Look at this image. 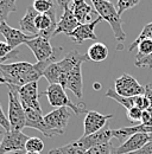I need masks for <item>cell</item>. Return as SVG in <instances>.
I'll list each match as a JSON object with an SVG mask.
<instances>
[{
    "label": "cell",
    "mask_w": 152,
    "mask_h": 154,
    "mask_svg": "<svg viewBox=\"0 0 152 154\" xmlns=\"http://www.w3.org/2000/svg\"><path fill=\"white\" fill-rule=\"evenodd\" d=\"M44 149V142L37 136L29 137L25 145V151L26 152H35V153H40Z\"/></svg>",
    "instance_id": "obj_26"
},
{
    "label": "cell",
    "mask_w": 152,
    "mask_h": 154,
    "mask_svg": "<svg viewBox=\"0 0 152 154\" xmlns=\"http://www.w3.org/2000/svg\"><path fill=\"white\" fill-rule=\"evenodd\" d=\"M70 11L80 24H88L93 21V16L97 14L94 7L88 5L86 0H74L70 5ZM99 16V14H97Z\"/></svg>",
    "instance_id": "obj_18"
},
{
    "label": "cell",
    "mask_w": 152,
    "mask_h": 154,
    "mask_svg": "<svg viewBox=\"0 0 152 154\" xmlns=\"http://www.w3.org/2000/svg\"><path fill=\"white\" fill-rule=\"evenodd\" d=\"M71 117V113L67 107L56 108L52 112L44 116V122L49 131H51L54 135L64 134L65 128L69 123V120Z\"/></svg>",
    "instance_id": "obj_6"
},
{
    "label": "cell",
    "mask_w": 152,
    "mask_h": 154,
    "mask_svg": "<svg viewBox=\"0 0 152 154\" xmlns=\"http://www.w3.org/2000/svg\"><path fill=\"white\" fill-rule=\"evenodd\" d=\"M39 14L37 11L32 7L29 6L26 10V13L24 14V17L19 21V26H20V31L24 32L27 36H32V37H37L38 30L36 27V18Z\"/></svg>",
    "instance_id": "obj_22"
},
{
    "label": "cell",
    "mask_w": 152,
    "mask_h": 154,
    "mask_svg": "<svg viewBox=\"0 0 152 154\" xmlns=\"http://www.w3.org/2000/svg\"><path fill=\"white\" fill-rule=\"evenodd\" d=\"M1 140H2V139H1V132H0V145H1Z\"/></svg>",
    "instance_id": "obj_47"
},
{
    "label": "cell",
    "mask_w": 152,
    "mask_h": 154,
    "mask_svg": "<svg viewBox=\"0 0 152 154\" xmlns=\"http://www.w3.org/2000/svg\"><path fill=\"white\" fill-rule=\"evenodd\" d=\"M30 136L24 134L21 131H10L5 132L1 140L0 154H7L12 152H23L25 151L26 141Z\"/></svg>",
    "instance_id": "obj_7"
},
{
    "label": "cell",
    "mask_w": 152,
    "mask_h": 154,
    "mask_svg": "<svg viewBox=\"0 0 152 154\" xmlns=\"http://www.w3.org/2000/svg\"><path fill=\"white\" fill-rule=\"evenodd\" d=\"M32 7L39 14H44L49 12L51 8H54V1L52 0H35L32 4Z\"/></svg>",
    "instance_id": "obj_28"
},
{
    "label": "cell",
    "mask_w": 152,
    "mask_h": 154,
    "mask_svg": "<svg viewBox=\"0 0 152 154\" xmlns=\"http://www.w3.org/2000/svg\"><path fill=\"white\" fill-rule=\"evenodd\" d=\"M134 65L137 68H149V69H152V55L146 58H141V59L134 60Z\"/></svg>",
    "instance_id": "obj_34"
},
{
    "label": "cell",
    "mask_w": 152,
    "mask_h": 154,
    "mask_svg": "<svg viewBox=\"0 0 152 154\" xmlns=\"http://www.w3.org/2000/svg\"><path fill=\"white\" fill-rule=\"evenodd\" d=\"M93 88H94L95 90H101V84L99 82H95L94 84H93Z\"/></svg>",
    "instance_id": "obj_40"
},
{
    "label": "cell",
    "mask_w": 152,
    "mask_h": 154,
    "mask_svg": "<svg viewBox=\"0 0 152 154\" xmlns=\"http://www.w3.org/2000/svg\"><path fill=\"white\" fill-rule=\"evenodd\" d=\"M152 141V134L147 133H137L130 136L125 142H122L118 148H115L118 154H131L139 151L147 142Z\"/></svg>",
    "instance_id": "obj_16"
},
{
    "label": "cell",
    "mask_w": 152,
    "mask_h": 154,
    "mask_svg": "<svg viewBox=\"0 0 152 154\" xmlns=\"http://www.w3.org/2000/svg\"><path fill=\"white\" fill-rule=\"evenodd\" d=\"M140 2V0H118L116 4V11L119 13V16H121L125 11L133 8L134 6H137Z\"/></svg>",
    "instance_id": "obj_31"
},
{
    "label": "cell",
    "mask_w": 152,
    "mask_h": 154,
    "mask_svg": "<svg viewBox=\"0 0 152 154\" xmlns=\"http://www.w3.org/2000/svg\"><path fill=\"white\" fill-rule=\"evenodd\" d=\"M73 1H74V0H56L57 5H58L59 8H62L63 11L68 10V8L70 7V5H71Z\"/></svg>",
    "instance_id": "obj_38"
},
{
    "label": "cell",
    "mask_w": 152,
    "mask_h": 154,
    "mask_svg": "<svg viewBox=\"0 0 152 154\" xmlns=\"http://www.w3.org/2000/svg\"><path fill=\"white\" fill-rule=\"evenodd\" d=\"M101 20H102V18L99 16V17L95 20H93L92 23H88V24H80L78 27L69 36V38L73 39L77 44H82L84 40H88V39L97 40V37L95 36V33H94V30H95V26H96Z\"/></svg>",
    "instance_id": "obj_20"
},
{
    "label": "cell",
    "mask_w": 152,
    "mask_h": 154,
    "mask_svg": "<svg viewBox=\"0 0 152 154\" xmlns=\"http://www.w3.org/2000/svg\"><path fill=\"white\" fill-rule=\"evenodd\" d=\"M143 39H152V21L144 26L143 31L139 33V36L135 38V40L133 42L132 44H131V46L128 48V52H132L133 50L137 48L138 43H139L140 40H143Z\"/></svg>",
    "instance_id": "obj_27"
},
{
    "label": "cell",
    "mask_w": 152,
    "mask_h": 154,
    "mask_svg": "<svg viewBox=\"0 0 152 154\" xmlns=\"http://www.w3.org/2000/svg\"><path fill=\"white\" fill-rule=\"evenodd\" d=\"M59 151L62 154H86V151H83L75 141L59 147Z\"/></svg>",
    "instance_id": "obj_32"
},
{
    "label": "cell",
    "mask_w": 152,
    "mask_h": 154,
    "mask_svg": "<svg viewBox=\"0 0 152 154\" xmlns=\"http://www.w3.org/2000/svg\"><path fill=\"white\" fill-rule=\"evenodd\" d=\"M12 12H16V0H0V24L6 21Z\"/></svg>",
    "instance_id": "obj_24"
},
{
    "label": "cell",
    "mask_w": 152,
    "mask_h": 154,
    "mask_svg": "<svg viewBox=\"0 0 152 154\" xmlns=\"http://www.w3.org/2000/svg\"><path fill=\"white\" fill-rule=\"evenodd\" d=\"M81 65L82 64H77L75 65L65 76L64 78L59 82V85L63 89H69L74 93L76 97H78L80 100H82L83 93H82V88H83V81H82V72H81Z\"/></svg>",
    "instance_id": "obj_12"
},
{
    "label": "cell",
    "mask_w": 152,
    "mask_h": 154,
    "mask_svg": "<svg viewBox=\"0 0 152 154\" xmlns=\"http://www.w3.org/2000/svg\"><path fill=\"white\" fill-rule=\"evenodd\" d=\"M2 84H6V81H5V77L2 76V74L0 71V85H2Z\"/></svg>",
    "instance_id": "obj_42"
},
{
    "label": "cell",
    "mask_w": 152,
    "mask_h": 154,
    "mask_svg": "<svg viewBox=\"0 0 152 154\" xmlns=\"http://www.w3.org/2000/svg\"><path fill=\"white\" fill-rule=\"evenodd\" d=\"M108 54H109L108 48L103 43H95L89 46V49L87 51V56L89 58V60H93L96 63L103 62L108 57Z\"/></svg>",
    "instance_id": "obj_23"
},
{
    "label": "cell",
    "mask_w": 152,
    "mask_h": 154,
    "mask_svg": "<svg viewBox=\"0 0 152 154\" xmlns=\"http://www.w3.org/2000/svg\"><path fill=\"white\" fill-rule=\"evenodd\" d=\"M78 25H80V23L74 17L70 8H68L65 11H63V14H62L61 19H59V21H57V27L54 36L59 35V33H65L67 36H70L78 27Z\"/></svg>",
    "instance_id": "obj_21"
},
{
    "label": "cell",
    "mask_w": 152,
    "mask_h": 154,
    "mask_svg": "<svg viewBox=\"0 0 152 154\" xmlns=\"http://www.w3.org/2000/svg\"><path fill=\"white\" fill-rule=\"evenodd\" d=\"M105 96L116 101L122 107H125L127 110L130 108H133V107H138L141 110H145V109L150 108V103H149L147 98L145 97V95H139V96H133V97H124V96H120L113 88H109L107 90V93L105 94Z\"/></svg>",
    "instance_id": "obj_14"
},
{
    "label": "cell",
    "mask_w": 152,
    "mask_h": 154,
    "mask_svg": "<svg viewBox=\"0 0 152 154\" xmlns=\"http://www.w3.org/2000/svg\"><path fill=\"white\" fill-rule=\"evenodd\" d=\"M16 49H13L12 46H10L6 42H0V58H4L8 56L10 54H12Z\"/></svg>",
    "instance_id": "obj_35"
},
{
    "label": "cell",
    "mask_w": 152,
    "mask_h": 154,
    "mask_svg": "<svg viewBox=\"0 0 152 154\" xmlns=\"http://www.w3.org/2000/svg\"><path fill=\"white\" fill-rule=\"evenodd\" d=\"M25 154H40V153H35V152H26Z\"/></svg>",
    "instance_id": "obj_45"
},
{
    "label": "cell",
    "mask_w": 152,
    "mask_h": 154,
    "mask_svg": "<svg viewBox=\"0 0 152 154\" xmlns=\"http://www.w3.org/2000/svg\"><path fill=\"white\" fill-rule=\"evenodd\" d=\"M141 125L147 126V127H152V108H147V109L143 110Z\"/></svg>",
    "instance_id": "obj_33"
},
{
    "label": "cell",
    "mask_w": 152,
    "mask_h": 154,
    "mask_svg": "<svg viewBox=\"0 0 152 154\" xmlns=\"http://www.w3.org/2000/svg\"><path fill=\"white\" fill-rule=\"evenodd\" d=\"M92 2L96 13L102 18V20H106L111 25L115 39L119 43H122L126 39V33L122 30V20L121 16H119L116 11V7L111 1L105 0H92Z\"/></svg>",
    "instance_id": "obj_3"
},
{
    "label": "cell",
    "mask_w": 152,
    "mask_h": 154,
    "mask_svg": "<svg viewBox=\"0 0 152 154\" xmlns=\"http://www.w3.org/2000/svg\"><path fill=\"white\" fill-rule=\"evenodd\" d=\"M18 95L24 109H35V110L42 112V108L39 104L40 94L38 93L37 82L27 83L23 87H18Z\"/></svg>",
    "instance_id": "obj_10"
},
{
    "label": "cell",
    "mask_w": 152,
    "mask_h": 154,
    "mask_svg": "<svg viewBox=\"0 0 152 154\" xmlns=\"http://www.w3.org/2000/svg\"><path fill=\"white\" fill-rule=\"evenodd\" d=\"M45 95L48 97V101L50 103V106L55 107V108H61V107H67L73 109V112L75 114H81V113H88V110L86 109L84 104L81 102L80 104H75L70 101V98L68 97L65 89H63L59 84H49L48 89L40 94Z\"/></svg>",
    "instance_id": "obj_5"
},
{
    "label": "cell",
    "mask_w": 152,
    "mask_h": 154,
    "mask_svg": "<svg viewBox=\"0 0 152 154\" xmlns=\"http://www.w3.org/2000/svg\"><path fill=\"white\" fill-rule=\"evenodd\" d=\"M25 45L30 48V50L35 55L37 62H45L51 58L57 57L56 49L52 48V45L50 44V40L43 38V37H39V36L33 37L32 39L27 40Z\"/></svg>",
    "instance_id": "obj_9"
},
{
    "label": "cell",
    "mask_w": 152,
    "mask_h": 154,
    "mask_svg": "<svg viewBox=\"0 0 152 154\" xmlns=\"http://www.w3.org/2000/svg\"><path fill=\"white\" fill-rule=\"evenodd\" d=\"M131 154H152V141L147 142V143H146L144 147H141L139 151H137V152L131 153Z\"/></svg>",
    "instance_id": "obj_37"
},
{
    "label": "cell",
    "mask_w": 152,
    "mask_h": 154,
    "mask_svg": "<svg viewBox=\"0 0 152 154\" xmlns=\"http://www.w3.org/2000/svg\"><path fill=\"white\" fill-rule=\"evenodd\" d=\"M114 90L124 97L139 96L145 94V87L140 85L139 82L128 74H124L115 79Z\"/></svg>",
    "instance_id": "obj_8"
},
{
    "label": "cell",
    "mask_w": 152,
    "mask_h": 154,
    "mask_svg": "<svg viewBox=\"0 0 152 154\" xmlns=\"http://www.w3.org/2000/svg\"><path fill=\"white\" fill-rule=\"evenodd\" d=\"M138 54L135 56V60L146 58L152 55V39H143L137 45Z\"/></svg>",
    "instance_id": "obj_25"
},
{
    "label": "cell",
    "mask_w": 152,
    "mask_h": 154,
    "mask_svg": "<svg viewBox=\"0 0 152 154\" xmlns=\"http://www.w3.org/2000/svg\"><path fill=\"white\" fill-rule=\"evenodd\" d=\"M105 1H109V0H105Z\"/></svg>",
    "instance_id": "obj_48"
},
{
    "label": "cell",
    "mask_w": 152,
    "mask_h": 154,
    "mask_svg": "<svg viewBox=\"0 0 152 154\" xmlns=\"http://www.w3.org/2000/svg\"><path fill=\"white\" fill-rule=\"evenodd\" d=\"M116 50H118V51H121V50H124V45H122V43H119V44H118V46H116Z\"/></svg>",
    "instance_id": "obj_43"
},
{
    "label": "cell",
    "mask_w": 152,
    "mask_h": 154,
    "mask_svg": "<svg viewBox=\"0 0 152 154\" xmlns=\"http://www.w3.org/2000/svg\"><path fill=\"white\" fill-rule=\"evenodd\" d=\"M112 137H113V129L103 128V129L94 133V134L88 135V136H82L78 140H76L75 142L83 151L87 152L89 148H92L94 146L102 145V143H106V142H111Z\"/></svg>",
    "instance_id": "obj_15"
},
{
    "label": "cell",
    "mask_w": 152,
    "mask_h": 154,
    "mask_svg": "<svg viewBox=\"0 0 152 154\" xmlns=\"http://www.w3.org/2000/svg\"><path fill=\"white\" fill-rule=\"evenodd\" d=\"M24 110H25V119H26L25 127L39 131L42 134H44L48 137L55 136L54 133L51 131H49V128L46 127V125L44 122V116L42 114V112L35 110V109H24Z\"/></svg>",
    "instance_id": "obj_19"
},
{
    "label": "cell",
    "mask_w": 152,
    "mask_h": 154,
    "mask_svg": "<svg viewBox=\"0 0 152 154\" xmlns=\"http://www.w3.org/2000/svg\"><path fill=\"white\" fill-rule=\"evenodd\" d=\"M113 145L111 142H106L102 145H97L92 148H89L86 154H112V149H113Z\"/></svg>",
    "instance_id": "obj_30"
},
{
    "label": "cell",
    "mask_w": 152,
    "mask_h": 154,
    "mask_svg": "<svg viewBox=\"0 0 152 154\" xmlns=\"http://www.w3.org/2000/svg\"><path fill=\"white\" fill-rule=\"evenodd\" d=\"M49 154H62L61 153V151H59V148H54V149H51Z\"/></svg>",
    "instance_id": "obj_41"
},
{
    "label": "cell",
    "mask_w": 152,
    "mask_h": 154,
    "mask_svg": "<svg viewBox=\"0 0 152 154\" xmlns=\"http://www.w3.org/2000/svg\"><path fill=\"white\" fill-rule=\"evenodd\" d=\"M127 119L130 120V122L132 123L133 126H139L141 125V115H143V110L138 107H133L130 108L126 113Z\"/></svg>",
    "instance_id": "obj_29"
},
{
    "label": "cell",
    "mask_w": 152,
    "mask_h": 154,
    "mask_svg": "<svg viewBox=\"0 0 152 154\" xmlns=\"http://www.w3.org/2000/svg\"><path fill=\"white\" fill-rule=\"evenodd\" d=\"M147 85H149V88L152 90V83H147Z\"/></svg>",
    "instance_id": "obj_46"
},
{
    "label": "cell",
    "mask_w": 152,
    "mask_h": 154,
    "mask_svg": "<svg viewBox=\"0 0 152 154\" xmlns=\"http://www.w3.org/2000/svg\"><path fill=\"white\" fill-rule=\"evenodd\" d=\"M113 115H102L96 110H88L87 115L84 117L83 121V127H84V132L82 136H88L92 135L103 129V127L106 126L107 121L109 119H112Z\"/></svg>",
    "instance_id": "obj_13"
},
{
    "label": "cell",
    "mask_w": 152,
    "mask_h": 154,
    "mask_svg": "<svg viewBox=\"0 0 152 154\" xmlns=\"http://www.w3.org/2000/svg\"><path fill=\"white\" fill-rule=\"evenodd\" d=\"M36 27L39 32L38 33L39 37H43V38L50 40V38L54 36L57 27L55 7L44 14H38L36 18Z\"/></svg>",
    "instance_id": "obj_11"
},
{
    "label": "cell",
    "mask_w": 152,
    "mask_h": 154,
    "mask_svg": "<svg viewBox=\"0 0 152 154\" xmlns=\"http://www.w3.org/2000/svg\"><path fill=\"white\" fill-rule=\"evenodd\" d=\"M112 154H118L116 151H115V147H113V149H112Z\"/></svg>",
    "instance_id": "obj_44"
},
{
    "label": "cell",
    "mask_w": 152,
    "mask_h": 154,
    "mask_svg": "<svg viewBox=\"0 0 152 154\" xmlns=\"http://www.w3.org/2000/svg\"><path fill=\"white\" fill-rule=\"evenodd\" d=\"M145 97L147 98V101H149V103H150V108H152V90L149 88V85L146 84L145 85Z\"/></svg>",
    "instance_id": "obj_39"
},
{
    "label": "cell",
    "mask_w": 152,
    "mask_h": 154,
    "mask_svg": "<svg viewBox=\"0 0 152 154\" xmlns=\"http://www.w3.org/2000/svg\"><path fill=\"white\" fill-rule=\"evenodd\" d=\"M0 33L5 37L6 43H7L10 46H12L13 49H16L20 44H25L27 40L33 38L32 36L25 35V33L21 32L20 30L11 27L6 21H4V23L0 24Z\"/></svg>",
    "instance_id": "obj_17"
},
{
    "label": "cell",
    "mask_w": 152,
    "mask_h": 154,
    "mask_svg": "<svg viewBox=\"0 0 152 154\" xmlns=\"http://www.w3.org/2000/svg\"><path fill=\"white\" fill-rule=\"evenodd\" d=\"M57 57H54L45 62H37L36 64L29 62H16L10 64H2L0 71L5 77L6 84H13L17 87H23L27 83L38 82V79L44 75L45 69L57 62Z\"/></svg>",
    "instance_id": "obj_1"
},
{
    "label": "cell",
    "mask_w": 152,
    "mask_h": 154,
    "mask_svg": "<svg viewBox=\"0 0 152 154\" xmlns=\"http://www.w3.org/2000/svg\"><path fill=\"white\" fill-rule=\"evenodd\" d=\"M8 88V122L11 131H21L25 128L26 119L25 110L20 103L18 95V87L13 84H6Z\"/></svg>",
    "instance_id": "obj_4"
},
{
    "label": "cell",
    "mask_w": 152,
    "mask_h": 154,
    "mask_svg": "<svg viewBox=\"0 0 152 154\" xmlns=\"http://www.w3.org/2000/svg\"><path fill=\"white\" fill-rule=\"evenodd\" d=\"M89 58L87 56V54H81L77 50L69 51L65 57L61 60H57L55 63L50 64L45 71L44 75L45 79L50 83V84H59V82L64 78V76L75 66L77 64H82L84 62H88Z\"/></svg>",
    "instance_id": "obj_2"
},
{
    "label": "cell",
    "mask_w": 152,
    "mask_h": 154,
    "mask_svg": "<svg viewBox=\"0 0 152 154\" xmlns=\"http://www.w3.org/2000/svg\"><path fill=\"white\" fill-rule=\"evenodd\" d=\"M0 126H1V127L5 129V132H10V131H11L8 119H7V116L4 114L2 108H1V104H0Z\"/></svg>",
    "instance_id": "obj_36"
}]
</instances>
